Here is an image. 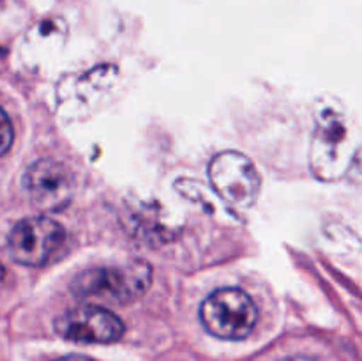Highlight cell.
Listing matches in <instances>:
<instances>
[{
    "label": "cell",
    "instance_id": "6da1fadb",
    "mask_svg": "<svg viewBox=\"0 0 362 361\" xmlns=\"http://www.w3.org/2000/svg\"><path fill=\"white\" fill-rule=\"evenodd\" d=\"M152 283V268L145 260H129L112 268L81 271L71 283L78 299L126 304L147 292Z\"/></svg>",
    "mask_w": 362,
    "mask_h": 361
},
{
    "label": "cell",
    "instance_id": "7a4b0ae2",
    "mask_svg": "<svg viewBox=\"0 0 362 361\" xmlns=\"http://www.w3.org/2000/svg\"><path fill=\"white\" fill-rule=\"evenodd\" d=\"M200 321L211 335L223 340H243L258 321L255 301L244 290L225 287L202 303Z\"/></svg>",
    "mask_w": 362,
    "mask_h": 361
},
{
    "label": "cell",
    "instance_id": "3957f363",
    "mask_svg": "<svg viewBox=\"0 0 362 361\" xmlns=\"http://www.w3.org/2000/svg\"><path fill=\"white\" fill-rule=\"evenodd\" d=\"M209 179L212 186L235 209H247L257 202L262 179L250 158L237 151L216 154L209 163Z\"/></svg>",
    "mask_w": 362,
    "mask_h": 361
},
{
    "label": "cell",
    "instance_id": "277c9868",
    "mask_svg": "<svg viewBox=\"0 0 362 361\" xmlns=\"http://www.w3.org/2000/svg\"><path fill=\"white\" fill-rule=\"evenodd\" d=\"M66 241L62 225L46 216H32L18 222L9 234V253L16 262L30 268L52 260Z\"/></svg>",
    "mask_w": 362,
    "mask_h": 361
},
{
    "label": "cell",
    "instance_id": "5b68a950",
    "mask_svg": "<svg viewBox=\"0 0 362 361\" xmlns=\"http://www.w3.org/2000/svg\"><path fill=\"white\" fill-rule=\"evenodd\" d=\"M23 188L35 207L59 212L71 204L76 184L66 165L55 159H39L25 172Z\"/></svg>",
    "mask_w": 362,
    "mask_h": 361
},
{
    "label": "cell",
    "instance_id": "8992f818",
    "mask_svg": "<svg viewBox=\"0 0 362 361\" xmlns=\"http://www.w3.org/2000/svg\"><path fill=\"white\" fill-rule=\"evenodd\" d=\"M55 331L71 342L112 343L124 335V324L106 308L81 306L60 315L55 322Z\"/></svg>",
    "mask_w": 362,
    "mask_h": 361
},
{
    "label": "cell",
    "instance_id": "52a82bcc",
    "mask_svg": "<svg viewBox=\"0 0 362 361\" xmlns=\"http://www.w3.org/2000/svg\"><path fill=\"white\" fill-rule=\"evenodd\" d=\"M346 131L349 127L338 113L324 112L318 117L313 144V170L318 177H324V179L336 177L334 165H339L343 158L338 151H345L346 140H349Z\"/></svg>",
    "mask_w": 362,
    "mask_h": 361
},
{
    "label": "cell",
    "instance_id": "ba28073f",
    "mask_svg": "<svg viewBox=\"0 0 362 361\" xmlns=\"http://www.w3.org/2000/svg\"><path fill=\"white\" fill-rule=\"evenodd\" d=\"M13 138H14L13 124H11L7 113L0 108V158H2V156L11 149V145H13Z\"/></svg>",
    "mask_w": 362,
    "mask_h": 361
},
{
    "label": "cell",
    "instance_id": "9c48e42d",
    "mask_svg": "<svg viewBox=\"0 0 362 361\" xmlns=\"http://www.w3.org/2000/svg\"><path fill=\"white\" fill-rule=\"evenodd\" d=\"M55 361H92V360H88V357H85V356H78V354H71V356L59 357V360H55Z\"/></svg>",
    "mask_w": 362,
    "mask_h": 361
},
{
    "label": "cell",
    "instance_id": "30bf717a",
    "mask_svg": "<svg viewBox=\"0 0 362 361\" xmlns=\"http://www.w3.org/2000/svg\"><path fill=\"white\" fill-rule=\"evenodd\" d=\"M283 361H315V360H311V357H306V356H290V357H285Z\"/></svg>",
    "mask_w": 362,
    "mask_h": 361
},
{
    "label": "cell",
    "instance_id": "8fae6325",
    "mask_svg": "<svg viewBox=\"0 0 362 361\" xmlns=\"http://www.w3.org/2000/svg\"><path fill=\"white\" fill-rule=\"evenodd\" d=\"M4 275H6V269H4V265L0 264V282L4 280Z\"/></svg>",
    "mask_w": 362,
    "mask_h": 361
}]
</instances>
